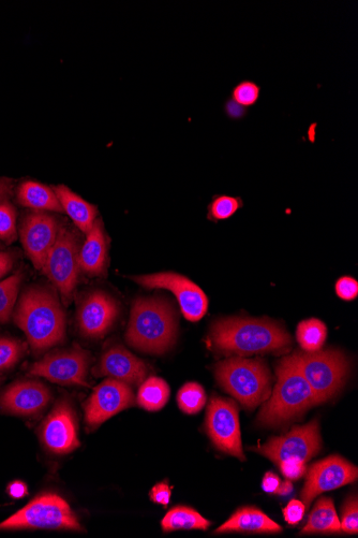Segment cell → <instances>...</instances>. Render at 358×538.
<instances>
[{
	"label": "cell",
	"instance_id": "42",
	"mask_svg": "<svg viewBox=\"0 0 358 538\" xmlns=\"http://www.w3.org/2000/svg\"><path fill=\"white\" fill-rule=\"evenodd\" d=\"M27 492V486L23 482H13L8 487L9 496L13 499H22Z\"/></svg>",
	"mask_w": 358,
	"mask_h": 538
},
{
	"label": "cell",
	"instance_id": "7",
	"mask_svg": "<svg viewBox=\"0 0 358 538\" xmlns=\"http://www.w3.org/2000/svg\"><path fill=\"white\" fill-rule=\"evenodd\" d=\"M292 358L310 385L318 404L333 398L346 382L349 363L339 351L296 352Z\"/></svg>",
	"mask_w": 358,
	"mask_h": 538
},
{
	"label": "cell",
	"instance_id": "24",
	"mask_svg": "<svg viewBox=\"0 0 358 538\" xmlns=\"http://www.w3.org/2000/svg\"><path fill=\"white\" fill-rule=\"evenodd\" d=\"M338 533H341L340 520L333 501L328 498H322L313 507L307 525L300 534Z\"/></svg>",
	"mask_w": 358,
	"mask_h": 538
},
{
	"label": "cell",
	"instance_id": "6",
	"mask_svg": "<svg viewBox=\"0 0 358 538\" xmlns=\"http://www.w3.org/2000/svg\"><path fill=\"white\" fill-rule=\"evenodd\" d=\"M67 530L82 531L70 505L54 493H44L21 511L0 523V531Z\"/></svg>",
	"mask_w": 358,
	"mask_h": 538
},
{
	"label": "cell",
	"instance_id": "33",
	"mask_svg": "<svg viewBox=\"0 0 358 538\" xmlns=\"http://www.w3.org/2000/svg\"><path fill=\"white\" fill-rule=\"evenodd\" d=\"M23 355V346L20 342L0 338V371L12 368Z\"/></svg>",
	"mask_w": 358,
	"mask_h": 538
},
{
	"label": "cell",
	"instance_id": "11",
	"mask_svg": "<svg viewBox=\"0 0 358 538\" xmlns=\"http://www.w3.org/2000/svg\"><path fill=\"white\" fill-rule=\"evenodd\" d=\"M148 289H168L181 305L182 312L190 322H198L207 312L208 299L203 290L185 276L173 272L137 276L133 279Z\"/></svg>",
	"mask_w": 358,
	"mask_h": 538
},
{
	"label": "cell",
	"instance_id": "32",
	"mask_svg": "<svg viewBox=\"0 0 358 538\" xmlns=\"http://www.w3.org/2000/svg\"><path fill=\"white\" fill-rule=\"evenodd\" d=\"M17 235V212L6 200L0 202V239L12 241Z\"/></svg>",
	"mask_w": 358,
	"mask_h": 538
},
{
	"label": "cell",
	"instance_id": "18",
	"mask_svg": "<svg viewBox=\"0 0 358 538\" xmlns=\"http://www.w3.org/2000/svg\"><path fill=\"white\" fill-rule=\"evenodd\" d=\"M51 400L49 388L37 381H20L9 386L0 398V409L17 416H34Z\"/></svg>",
	"mask_w": 358,
	"mask_h": 538
},
{
	"label": "cell",
	"instance_id": "28",
	"mask_svg": "<svg viewBox=\"0 0 358 538\" xmlns=\"http://www.w3.org/2000/svg\"><path fill=\"white\" fill-rule=\"evenodd\" d=\"M243 207L244 201L241 197L217 195L208 206L207 218L215 223L227 221Z\"/></svg>",
	"mask_w": 358,
	"mask_h": 538
},
{
	"label": "cell",
	"instance_id": "29",
	"mask_svg": "<svg viewBox=\"0 0 358 538\" xmlns=\"http://www.w3.org/2000/svg\"><path fill=\"white\" fill-rule=\"evenodd\" d=\"M22 275L17 273L0 282V323H7L16 305Z\"/></svg>",
	"mask_w": 358,
	"mask_h": 538
},
{
	"label": "cell",
	"instance_id": "1",
	"mask_svg": "<svg viewBox=\"0 0 358 538\" xmlns=\"http://www.w3.org/2000/svg\"><path fill=\"white\" fill-rule=\"evenodd\" d=\"M211 339L218 351L236 355L282 353L292 344L289 333L267 319H222L213 326Z\"/></svg>",
	"mask_w": 358,
	"mask_h": 538
},
{
	"label": "cell",
	"instance_id": "22",
	"mask_svg": "<svg viewBox=\"0 0 358 538\" xmlns=\"http://www.w3.org/2000/svg\"><path fill=\"white\" fill-rule=\"evenodd\" d=\"M59 202H61L64 212L68 214L72 222L88 234L97 221V209L91 203L81 198L70 188L65 185H59L53 188Z\"/></svg>",
	"mask_w": 358,
	"mask_h": 538
},
{
	"label": "cell",
	"instance_id": "31",
	"mask_svg": "<svg viewBox=\"0 0 358 538\" xmlns=\"http://www.w3.org/2000/svg\"><path fill=\"white\" fill-rule=\"evenodd\" d=\"M261 92L262 89L258 83L251 80H243L233 87L231 99L238 106L248 109L259 103Z\"/></svg>",
	"mask_w": 358,
	"mask_h": 538
},
{
	"label": "cell",
	"instance_id": "8",
	"mask_svg": "<svg viewBox=\"0 0 358 538\" xmlns=\"http://www.w3.org/2000/svg\"><path fill=\"white\" fill-rule=\"evenodd\" d=\"M80 246L74 232L61 227L42 271L69 301L78 283Z\"/></svg>",
	"mask_w": 358,
	"mask_h": 538
},
{
	"label": "cell",
	"instance_id": "37",
	"mask_svg": "<svg viewBox=\"0 0 358 538\" xmlns=\"http://www.w3.org/2000/svg\"><path fill=\"white\" fill-rule=\"evenodd\" d=\"M306 507L303 502L292 500L285 510H283V516L291 526H296L304 518Z\"/></svg>",
	"mask_w": 358,
	"mask_h": 538
},
{
	"label": "cell",
	"instance_id": "39",
	"mask_svg": "<svg viewBox=\"0 0 358 538\" xmlns=\"http://www.w3.org/2000/svg\"><path fill=\"white\" fill-rule=\"evenodd\" d=\"M281 484L279 476L273 472H268L264 475L262 489L266 493H276Z\"/></svg>",
	"mask_w": 358,
	"mask_h": 538
},
{
	"label": "cell",
	"instance_id": "34",
	"mask_svg": "<svg viewBox=\"0 0 358 538\" xmlns=\"http://www.w3.org/2000/svg\"><path fill=\"white\" fill-rule=\"evenodd\" d=\"M341 532L347 534H357L358 532V504L357 498H350L345 507L342 508V519L340 521Z\"/></svg>",
	"mask_w": 358,
	"mask_h": 538
},
{
	"label": "cell",
	"instance_id": "36",
	"mask_svg": "<svg viewBox=\"0 0 358 538\" xmlns=\"http://www.w3.org/2000/svg\"><path fill=\"white\" fill-rule=\"evenodd\" d=\"M279 468L283 476L291 479V481H297L306 473V462L296 459H289L282 461L279 464Z\"/></svg>",
	"mask_w": 358,
	"mask_h": 538
},
{
	"label": "cell",
	"instance_id": "41",
	"mask_svg": "<svg viewBox=\"0 0 358 538\" xmlns=\"http://www.w3.org/2000/svg\"><path fill=\"white\" fill-rule=\"evenodd\" d=\"M13 257L6 252H0V279H3L13 268Z\"/></svg>",
	"mask_w": 358,
	"mask_h": 538
},
{
	"label": "cell",
	"instance_id": "2",
	"mask_svg": "<svg viewBox=\"0 0 358 538\" xmlns=\"http://www.w3.org/2000/svg\"><path fill=\"white\" fill-rule=\"evenodd\" d=\"M14 321L26 334L36 352L62 343L66 334V315L52 290L33 287L23 294Z\"/></svg>",
	"mask_w": 358,
	"mask_h": 538
},
{
	"label": "cell",
	"instance_id": "13",
	"mask_svg": "<svg viewBox=\"0 0 358 538\" xmlns=\"http://www.w3.org/2000/svg\"><path fill=\"white\" fill-rule=\"evenodd\" d=\"M76 413L68 401L58 402L40 429V439L51 453L67 455L80 446Z\"/></svg>",
	"mask_w": 358,
	"mask_h": 538
},
{
	"label": "cell",
	"instance_id": "16",
	"mask_svg": "<svg viewBox=\"0 0 358 538\" xmlns=\"http://www.w3.org/2000/svg\"><path fill=\"white\" fill-rule=\"evenodd\" d=\"M59 229L61 226L50 214L34 212L25 217L20 232L21 241L26 255L38 270L42 271Z\"/></svg>",
	"mask_w": 358,
	"mask_h": 538
},
{
	"label": "cell",
	"instance_id": "20",
	"mask_svg": "<svg viewBox=\"0 0 358 538\" xmlns=\"http://www.w3.org/2000/svg\"><path fill=\"white\" fill-rule=\"evenodd\" d=\"M107 255V237L101 220H97L80 249V270L89 275L102 274L106 269Z\"/></svg>",
	"mask_w": 358,
	"mask_h": 538
},
{
	"label": "cell",
	"instance_id": "10",
	"mask_svg": "<svg viewBox=\"0 0 358 538\" xmlns=\"http://www.w3.org/2000/svg\"><path fill=\"white\" fill-rule=\"evenodd\" d=\"M320 448L319 423L318 420H313L306 426L295 427L288 434L273 438L253 449L279 465L289 459L307 462L319 453Z\"/></svg>",
	"mask_w": 358,
	"mask_h": 538
},
{
	"label": "cell",
	"instance_id": "12",
	"mask_svg": "<svg viewBox=\"0 0 358 538\" xmlns=\"http://www.w3.org/2000/svg\"><path fill=\"white\" fill-rule=\"evenodd\" d=\"M357 474L355 465L339 456L328 457L313 464L302 491V502L309 508L320 494L354 483Z\"/></svg>",
	"mask_w": 358,
	"mask_h": 538
},
{
	"label": "cell",
	"instance_id": "5",
	"mask_svg": "<svg viewBox=\"0 0 358 538\" xmlns=\"http://www.w3.org/2000/svg\"><path fill=\"white\" fill-rule=\"evenodd\" d=\"M216 378L220 386L253 410L271 396L272 378L265 362L232 357L218 363Z\"/></svg>",
	"mask_w": 358,
	"mask_h": 538
},
{
	"label": "cell",
	"instance_id": "15",
	"mask_svg": "<svg viewBox=\"0 0 358 538\" xmlns=\"http://www.w3.org/2000/svg\"><path fill=\"white\" fill-rule=\"evenodd\" d=\"M134 404L130 385L121 381L107 380L100 384L85 406V420L89 427H99L111 417Z\"/></svg>",
	"mask_w": 358,
	"mask_h": 538
},
{
	"label": "cell",
	"instance_id": "17",
	"mask_svg": "<svg viewBox=\"0 0 358 538\" xmlns=\"http://www.w3.org/2000/svg\"><path fill=\"white\" fill-rule=\"evenodd\" d=\"M118 315V305L108 294L94 292L81 304L78 322L85 337L98 339L113 326Z\"/></svg>",
	"mask_w": 358,
	"mask_h": 538
},
{
	"label": "cell",
	"instance_id": "14",
	"mask_svg": "<svg viewBox=\"0 0 358 538\" xmlns=\"http://www.w3.org/2000/svg\"><path fill=\"white\" fill-rule=\"evenodd\" d=\"M89 356L81 350L57 352L34 363L29 374L61 385H87Z\"/></svg>",
	"mask_w": 358,
	"mask_h": 538
},
{
	"label": "cell",
	"instance_id": "26",
	"mask_svg": "<svg viewBox=\"0 0 358 538\" xmlns=\"http://www.w3.org/2000/svg\"><path fill=\"white\" fill-rule=\"evenodd\" d=\"M170 398V387L159 377L144 381L138 394V404L149 412L160 411Z\"/></svg>",
	"mask_w": 358,
	"mask_h": 538
},
{
	"label": "cell",
	"instance_id": "4",
	"mask_svg": "<svg viewBox=\"0 0 358 538\" xmlns=\"http://www.w3.org/2000/svg\"><path fill=\"white\" fill-rule=\"evenodd\" d=\"M262 407L258 421L266 427H279L303 415L317 405L315 394L297 368L292 356L283 358L277 367V384L272 398Z\"/></svg>",
	"mask_w": 358,
	"mask_h": 538
},
{
	"label": "cell",
	"instance_id": "38",
	"mask_svg": "<svg viewBox=\"0 0 358 538\" xmlns=\"http://www.w3.org/2000/svg\"><path fill=\"white\" fill-rule=\"evenodd\" d=\"M172 496V490L171 487L167 483H160L156 485L151 493H149V497H151V500L154 503L161 504L163 506H167L170 503Z\"/></svg>",
	"mask_w": 358,
	"mask_h": 538
},
{
	"label": "cell",
	"instance_id": "23",
	"mask_svg": "<svg viewBox=\"0 0 358 538\" xmlns=\"http://www.w3.org/2000/svg\"><path fill=\"white\" fill-rule=\"evenodd\" d=\"M18 201L23 207L35 212H64L54 189L34 181L21 184Z\"/></svg>",
	"mask_w": 358,
	"mask_h": 538
},
{
	"label": "cell",
	"instance_id": "27",
	"mask_svg": "<svg viewBox=\"0 0 358 538\" xmlns=\"http://www.w3.org/2000/svg\"><path fill=\"white\" fill-rule=\"evenodd\" d=\"M327 337V328L320 319L311 318L297 327L296 338L304 352L313 353L321 350Z\"/></svg>",
	"mask_w": 358,
	"mask_h": 538
},
{
	"label": "cell",
	"instance_id": "3",
	"mask_svg": "<svg viewBox=\"0 0 358 538\" xmlns=\"http://www.w3.org/2000/svg\"><path fill=\"white\" fill-rule=\"evenodd\" d=\"M177 333L175 312L161 298H139L133 303L126 340L143 353L160 355L174 344Z\"/></svg>",
	"mask_w": 358,
	"mask_h": 538
},
{
	"label": "cell",
	"instance_id": "30",
	"mask_svg": "<svg viewBox=\"0 0 358 538\" xmlns=\"http://www.w3.org/2000/svg\"><path fill=\"white\" fill-rule=\"evenodd\" d=\"M177 402L179 409L189 415L202 411L206 404V394L198 383H187L178 391Z\"/></svg>",
	"mask_w": 358,
	"mask_h": 538
},
{
	"label": "cell",
	"instance_id": "43",
	"mask_svg": "<svg viewBox=\"0 0 358 538\" xmlns=\"http://www.w3.org/2000/svg\"><path fill=\"white\" fill-rule=\"evenodd\" d=\"M11 193V183L8 180H0V202L6 200L8 195Z\"/></svg>",
	"mask_w": 358,
	"mask_h": 538
},
{
	"label": "cell",
	"instance_id": "40",
	"mask_svg": "<svg viewBox=\"0 0 358 538\" xmlns=\"http://www.w3.org/2000/svg\"><path fill=\"white\" fill-rule=\"evenodd\" d=\"M226 113L228 115V118L233 120H241L245 118L247 114V109L238 106L234 103L232 99H229L225 106Z\"/></svg>",
	"mask_w": 358,
	"mask_h": 538
},
{
	"label": "cell",
	"instance_id": "25",
	"mask_svg": "<svg viewBox=\"0 0 358 538\" xmlns=\"http://www.w3.org/2000/svg\"><path fill=\"white\" fill-rule=\"evenodd\" d=\"M212 525L197 511L187 506H176L161 521L164 532L178 530H207Z\"/></svg>",
	"mask_w": 358,
	"mask_h": 538
},
{
	"label": "cell",
	"instance_id": "21",
	"mask_svg": "<svg viewBox=\"0 0 358 538\" xmlns=\"http://www.w3.org/2000/svg\"><path fill=\"white\" fill-rule=\"evenodd\" d=\"M228 532L276 534L282 532V528L258 508L243 507L223 523L215 534Z\"/></svg>",
	"mask_w": 358,
	"mask_h": 538
},
{
	"label": "cell",
	"instance_id": "44",
	"mask_svg": "<svg viewBox=\"0 0 358 538\" xmlns=\"http://www.w3.org/2000/svg\"><path fill=\"white\" fill-rule=\"evenodd\" d=\"M293 491V485L291 482L287 481L285 483H281L278 490L276 491V494L278 496H288Z\"/></svg>",
	"mask_w": 358,
	"mask_h": 538
},
{
	"label": "cell",
	"instance_id": "19",
	"mask_svg": "<svg viewBox=\"0 0 358 538\" xmlns=\"http://www.w3.org/2000/svg\"><path fill=\"white\" fill-rule=\"evenodd\" d=\"M99 373L128 385H141L148 374L145 363L122 346L112 347L101 358Z\"/></svg>",
	"mask_w": 358,
	"mask_h": 538
},
{
	"label": "cell",
	"instance_id": "35",
	"mask_svg": "<svg viewBox=\"0 0 358 538\" xmlns=\"http://www.w3.org/2000/svg\"><path fill=\"white\" fill-rule=\"evenodd\" d=\"M336 293L342 300H354L358 296V282L351 276H342L336 283Z\"/></svg>",
	"mask_w": 358,
	"mask_h": 538
},
{
	"label": "cell",
	"instance_id": "9",
	"mask_svg": "<svg viewBox=\"0 0 358 538\" xmlns=\"http://www.w3.org/2000/svg\"><path fill=\"white\" fill-rule=\"evenodd\" d=\"M206 429L221 452L245 461L240 419L232 400L214 397L207 409Z\"/></svg>",
	"mask_w": 358,
	"mask_h": 538
}]
</instances>
